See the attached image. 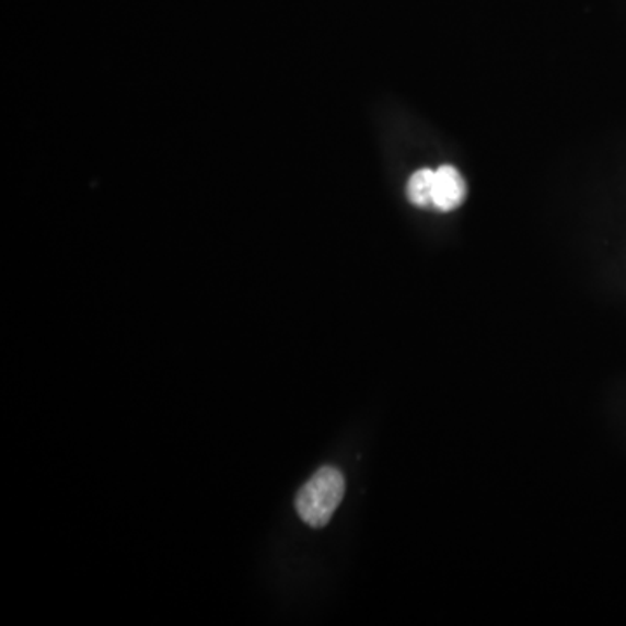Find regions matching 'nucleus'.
Returning <instances> with one entry per match:
<instances>
[{"instance_id": "1", "label": "nucleus", "mask_w": 626, "mask_h": 626, "mask_svg": "<svg viewBox=\"0 0 626 626\" xmlns=\"http://www.w3.org/2000/svg\"><path fill=\"white\" fill-rule=\"evenodd\" d=\"M344 474L335 466H322L298 492V515L312 528H324L344 501Z\"/></svg>"}, {"instance_id": "2", "label": "nucleus", "mask_w": 626, "mask_h": 626, "mask_svg": "<svg viewBox=\"0 0 626 626\" xmlns=\"http://www.w3.org/2000/svg\"><path fill=\"white\" fill-rule=\"evenodd\" d=\"M466 199V183L453 165H440L432 187V206L439 211H454Z\"/></svg>"}, {"instance_id": "3", "label": "nucleus", "mask_w": 626, "mask_h": 626, "mask_svg": "<svg viewBox=\"0 0 626 626\" xmlns=\"http://www.w3.org/2000/svg\"><path fill=\"white\" fill-rule=\"evenodd\" d=\"M436 171L425 170L416 171L407 182V199L410 204H415L418 208H428L432 206V187Z\"/></svg>"}]
</instances>
